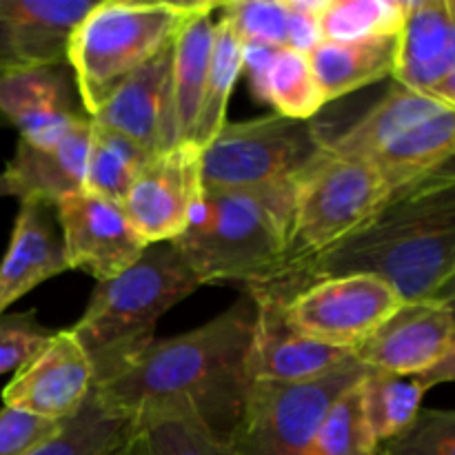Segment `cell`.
Returning a JSON list of instances; mask_svg holds the SVG:
<instances>
[{
  "instance_id": "9c48e42d",
  "label": "cell",
  "mask_w": 455,
  "mask_h": 455,
  "mask_svg": "<svg viewBox=\"0 0 455 455\" xmlns=\"http://www.w3.org/2000/svg\"><path fill=\"white\" fill-rule=\"evenodd\" d=\"M400 305L385 280L354 274L309 284L284 305V315L302 336L354 354Z\"/></svg>"
},
{
  "instance_id": "5b68a950",
  "label": "cell",
  "mask_w": 455,
  "mask_h": 455,
  "mask_svg": "<svg viewBox=\"0 0 455 455\" xmlns=\"http://www.w3.org/2000/svg\"><path fill=\"white\" fill-rule=\"evenodd\" d=\"M200 3L102 0L87 13L69 44V62L89 116L133 71L176 40Z\"/></svg>"
},
{
  "instance_id": "484cf974",
  "label": "cell",
  "mask_w": 455,
  "mask_h": 455,
  "mask_svg": "<svg viewBox=\"0 0 455 455\" xmlns=\"http://www.w3.org/2000/svg\"><path fill=\"white\" fill-rule=\"evenodd\" d=\"M440 98L431 93L413 92V89L394 87L351 127L338 133L336 138H324V149L345 158H358L371 163L403 129H407L413 120L429 114Z\"/></svg>"
},
{
  "instance_id": "30bf717a",
  "label": "cell",
  "mask_w": 455,
  "mask_h": 455,
  "mask_svg": "<svg viewBox=\"0 0 455 455\" xmlns=\"http://www.w3.org/2000/svg\"><path fill=\"white\" fill-rule=\"evenodd\" d=\"M203 191V149L178 142L147 160L120 204L147 244L172 243L189 227Z\"/></svg>"
},
{
  "instance_id": "f35d334b",
  "label": "cell",
  "mask_w": 455,
  "mask_h": 455,
  "mask_svg": "<svg viewBox=\"0 0 455 455\" xmlns=\"http://www.w3.org/2000/svg\"><path fill=\"white\" fill-rule=\"evenodd\" d=\"M434 300H440L443 305H447V309L451 311L453 323H455V271H453L451 278H449L447 283L438 289V293L434 296Z\"/></svg>"
},
{
  "instance_id": "4316f807",
  "label": "cell",
  "mask_w": 455,
  "mask_h": 455,
  "mask_svg": "<svg viewBox=\"0 0 455 455\" xmlns=\"http://www.w3.org/2000/svg\"><path fill=\"white\" fill-rule=\"evenodd\" d=\"M358 389L369 434L373 443L382 447L411 427L422 411V400L429 387L416 376H395L369 369Z\"/></svg>"
},
{
  "instance_id": "d590c367",
  "label": "cell",
  "mask_w": 455,
  "mask_h": 455,
  "mask_svg": "<svg viewBox=\"0 0 455 455\" xmlns=\"http://www.w3.org/2000/svg\"><path fill=\"white\" fill-rule=\"evenodd\" d=\"M62 422H49L18 409H0V455H25L52 438Z\"/></svg>"
},
{
  "instance_id": "d4e9b609",
  "label": "cell",
  "mask_w": 455,
  "mask_h": 455,
  "mask_svg": "<svg viewBox=\"0 0 455 455\" xmlns=\"http://www.w3.org/2000/svg\"><path fill=\"white\" fill-rule=\"evenodd\" d=\"M398 52V36L360 43H320L309 52L314 76L324 100L331 102L351 92L391 78Z\"/></svg>"
},
{
  "instance_id": "83f0119b",
  "label": "cell",
  "mask_w": 455,
  "mask_h": 455,
  "mask_svg": "<svg viewBox=\"0 0 455 455\" xmlns=\"http://www.w3.org/2000/svg\"><path fill=\"white\" fill-rule=\"evenodd\" d=\"M132 429V416L116 411L96 394L89 395L78 416L25 455H118Z\"/></svg>"
},
{
  "instance_id": "cb8c5ba5",
  "label": "cell",
  "mask_w": 455,
  "mask_h": 455,
  "mask_svg": "<svg viewBox=\"0 0 455 455\" xmlns=\"http://www.w3.org/2000/svg\"><path fill=\"white\" fill-rule=\"evenodd\" d=\"M118 455H235L227 438L213 434L180 403L151 404L132 416Z\"/></svg>"
},
{
  "instance_id": "277c9868",
  "label": "cell",
  "mask_w": 455,
  "mask_h": 455,
  "mask_svg": "<svg viewBox=\"0 0 455 455\" xmlns=\"http://www.w3.org/2000/svg\"><path fill=\"white\" fill-rule=\"evenodd\" d=\"M198 287L173 243L149 244L129 269L98 283L69 329L92 360L96 387L118 378L156 340L160 318Z\"/></svg>"
},
{
  "instance_id": "7402d4cb",
  "label": "cell",
  "mask_w": 455,
  "mask_h": 455,
  "mask_svg": "<svg viewBox=\"0 0 455 455\" xmlns=\"http://www.w3.org/2000/svg\"><path fill=\"white\" fill-rule=\"evenodd\" d=\"M455 160V107L440 100L413 120L376 158L373 167L391 191L431 176Z\"/></svg>"
},
{
  "instance_id": "52a82bcc",
  "label": "cell",
  "mask_w": 455,
  "mask_h": 455,
  "mask_svg": "<svg viewBox=\"0 0 455 455\" xmlns=\"http://www.w3.org/2000/svg\"><path fill=\"white\" fill-rule=\"evenodd\" d=\"M389 194L391 189L371 163L324 149L296 182L289 251L280 274L354 234Z\"/></svg>"
},
{
  "instance_id": "836d02e7",
  "label": "cell",
  "mask_w": 455,
  "mask_h": 455,
  "mask_svg": "<svg viewBox=\"0 0 455 455\" xmlns=\"http://www.w3.org/2000/svg\"><path fill=\"white\" fill-rule=\"evenodd\" d=\"M378 455H455V409H422Z\"/></svg>"
},
{
  "instance_id": "d6a6232c",
  "label": "cell",
  "mask_w": 455,
  "mask_h": 455,
  "mask_svg": "<svg viewBox=\"0 0 455 455\" xmlns=\"http://www.w3.org/2000/svg\"><path fill=\"white\" fill-rule=\"evenodd\" d=\"M218 12L235 27L244 44L289 47L293 31L291 0H238L220 3Z\"/></svg>"
},
{
  "instance_id": "1f68e13d",
  "label": "cell",
  "mask_w": 455,
  "mask_h": 455,
  "mask_svg": "<svg viewBox=\"0 0 455 455\" xmlns=\"http://www.w3.org/2000/svg\"><path fill=\"white\" fill-rule=\"evenodd\" d=\"M360 385V382H358ZM358 385L347 389L329 407L311 440L307 455H378L380 447L373 443L363 416Z\"/></svg>"
},
{
  "instance_id": "2e32d148",
  "label": "cell",
  "mask_w": 455,
  "mask_h": 455,
  "mask_svg": "<svg viewBox=\"0 0 455 455\" xmlns=\"http://www.w3.org/2000/svg\"><path fill=\"white\" fill-rule=\"evenodd\" d=\"M172 60L173 43L120 83L92 116L93 123L129 138L149 154L178 145Z\"/></svg>"
},
{
  "instance_id": "7c38bea8",
  "label": "cell",
  "mask_w": 455,
  "mask_h": 455,
  "mask_svg": "<svg viewBox=\"0 0 455 455\" xmlns=\"http://www.w3.org/2000/svg\"><path fill=\"white\" fill-rule=\"evenodd\" d=\"M96 389L92 360L69 329L52 340L13 373L3 391V404L49 422H67L78 416Z\"/></svg>"
},
{
  "instance_id": "e0dca14e",
  "label": "cell",
  "mask_w": 455,
  "mask_h": 455,
  "mask_svg": "<svg viewBox=\"0 0 455 455\" xmlns=\"http://www.w3.org/2000/svg\"><path fill=\"white\" fill-rule=\"evenodd\" d=\"M98 0H0L7 71L69 65V44ZM4 71V74H7Z\"/></svg>"
},
{
  "instance_id": "9a60e30c",
  "label": "cell",
  "mask_w": 455,
  "mask_h": 455,
  "mask_svg": "<svg viewBox=\"0 0 455 455\" xmlns=\"http://www.w3.org/2000/svg\"><path fill=\"white\" fill-rule=\"evenodd\" d=\"M455 338L451 311L440 300L403 302L358 349L354 358L371 371L425 376L449 351Z\"/></svg>"
},
{
  "instance_id": "8992f818",
  "label": "cell",
  "mask_w": 455,
  "mask_h": 455,
  "mask_svg": "<svg viewBox=\"0 0 455 455\" xmlns=\"http://www.w3.org/2000/svg\"><path fill=\"white\" fill-rule=\"evenodd\" d=\"M324 151L311 120L262 116L227 123L203 147V187L216 191H296V182Z\"/></svg>"
},
{
  "instance_id": "5bb4252c",
  "label": "cell",
  "mask_w": 455,
  "mask_h": 455,
  "mask_svg": "<svg viewBox=\"0 0 455 455\" xmlns=\"http://www.w3.org/2000/svg\"><path fill=\"white\" fill-rule=\"evenodd\" d=\"M87 118L69 65L0 74V120L16 127L27 145H53Z\"/></svg>"
},
{
  "instance_id": "74e56055",
  "label": "cell",
  "mask_w": 455,
  "mask_h": 455,
  "mask_svg": "<svg viewBox=\"0 0 455 455\" xmlns=\"http://www.w3.org/2000/svg\"><path fill=\"white\" fill-rule=\"evenodd\" d=\"M431 96L440 98L443 102H447V105L455 107V67L451 71H449L447 76H444L443 80H440L438 84H435L434 89H431Z\"/></svg>"
},
{
  "instance_id": "f546056e",
  "label": "cell",
  "mask_w": 455,
  "mask_h": 455,
  "mask_svg": "<svg viewBox=\"0 0 455 455\" xmlns=\"http://www.w3.org/2000/svg\"><path fill=\"white\" fill-rule=\"evenodd\" d=\"M154 154L145 151L129 138L100 127L92 120V147H89L87 173L83 191L100 198L123 203L129 187Z\"/></svg>"
},
{
  "instance_id": "ac0fdd59",
  "label": "cell",
  "mask_w": 455,
  "mask_h": 455,
  "mask_svg": "<svg viewBox=\"0 0 455 455\" xmlns=\"http://www.w3.org/2000/svg\"><path fill=\"white\" fill-rule=\"evenodd\" d=\"M67 271L56 207L20 200L9 247L0 260V318L38 284Z\"/></svg>"
},
{
  "instance_id": "8fae6325",
  "label": "cell",
  "mask_w": 455,
  "mask_h": 455,
  "mask_svg": "<svg viewBox=\"0 0 455 455\" xmlns=\"http://www.w3.org/2000/svg\"><path fill=\"white\" fill-rule=\"evenodd\" d=\"M56 218L67 269L84 271L98 283L123 274L149 247L123 204L89 191L58 200Z\"/></svg>"
},
{
  "instance_id": "603a6c76",
  "label": "cell",
  "mask_w": 455,
  "mask_h": 455,
  "mask_svg": "<svg viewBox=\"0 0 455 455\" xmlns=\"http://www.w3.org/2000/svg\"><path fill=\"white\" fill-rule=\"evenodd\" d=\"M218 4L200 3L173 40L172 98L178 142L194 140L216 40Z\"/></svg>"
},
{
  "instance_id": "d6986e66",
  "label": "cell",
  "mask_w": 455,
  "mask_h": 455,
  "mask_svg": "<svg viewBox=\"0 0 455 455\" xmlns=\"http://www.w3.org/2000/svg\"><path fill=\"white\" fill-rule=\"evenodd\" d=\"M455 67V0H409L398 34L394 78L429 93Z\"/></svg>"
},
{
  "instance_id": "7a4b0ae2",
  "label": "cell",
  "mask_w": 455,
  "mask_h": 455,
  "mask_svg": "<svg viewBox=\"0 0 455 455\" xmlns=\"http://www.w3.org/2000/svg\"><path fill=\"white\" fill-rule=\"evenodd\" d=\"M253 323L256 305L249 296L240 298L225 314L191 331L154 340L93 394L127 416L151 404L180 403L213 434L229 440L251 385L247 360Z\"/></svg>"
},
{
  "instance_id": "f1b7e54d",
  "label": "cell",
  "mask_w": 455,
  "mask_h": 455,
  "mask_svg": "<svg viewBox=\"0 0 455 455\" xmlns=\"http://www.w3.org/2000/svg\"><path fill=\"white\" fill-rule=\"evenodd\" d=\"M220 7V4H218ZM244 62V43L238 36L235 27L222 16L216 13V40H213L212 62H209L207 84H204L203 105H200L198 124H196L194 145L200 149L207 147L213 138L220 133L227 124V107L234 93L235 80L243 74Z\"/></svg>"
},
{
  "instance_id": "44dd1931",
  "label": "cell",
  "mask_w": 455,
  "mask_h": 455,
  "mask_svg": "<svg viewBox=\"0 0 455 455\" xmlns=\"http://www.w3.org/2000/svg\"><path fill=\"white\" fill-rule=\"evenodd\" d=\"M243 71L253 93L284 118L311 120L327 105L309 53L289 47L244 44Z\"/></svg>"
},
{
  "instance_id": "ab89813d",
  "label": "cell",
  "mask_w": 455,
  "mask_h": 455,
  "mask_svg": "<svg viewBox=\"0 0 455 455\" xmlns=\"http://www.w3.org/2000/svg\"><path fill=\"white\" fill-rule=\"evenodd\" d=\"M7 196H12V187H9L4 173H0V198H7Z\"/></svg>"
},
{
  "instance_id": "4dcf8cb0",
  "label": "cell",
  "mask_w": 455,
  "mask_h": 455,
  "mask_svg": "<svg viewBox=\"0 0 455 455\" xmlns=\"http://www.w3.org/2000/svg\"><path fill=\"white\" fill-rule=\"evenodd\" d=\"M409 0H324L320 9V36L324 43L398 36Z\"/></svg>"
},
{
  "instance_id": "8d00e7d4",
  "label": "cell",
  "mask_w": 455,
  "mask_h": 455,
  "mask_svg": "<svg viewBox=\"0 0 455 455\" xmlns=\"http://www.w3.org/2000/svg\"><path fill=\"white\" fill-rule=\"evenodd\" d=\"M420 380L425 382L429 389H434V387L438 385H444V382H455V338L451 347H449V351L444 354V358L440 360L431 371H427L425 376H420Z\"/></svg>"
},
{
  "instance_id": "ba28073f",
  "label": "cell",
  "mask_w": 455,
  "mask_h": 455,
  "mask_svg": "<svg viewBox=\"0 0 455 455\" xmlns=\"http://www.w3.org/2000/svg\"><path fill=\"white\" fill-rule=\"evenodd\" d=\"M367 371L355 364L311 382H251L229 435L235 455H307L329 407Z\"/></svg>"
},
{
  "instance_id": "6da1fadb",
  "label": "cell",
  "mask_w": 455,
  "mask_h": 455,
  "mask_svg": "<svg viewBox=\"0 0 455 455\" xmlns=\"http://www.w3.org/2000/svg\"><path fill=\"white\" fill-rule=\"evenodd\" d=\"M455 271V160L391 191L363 227L320 256L247 289L287 305L298 291L338 275H376L403 302L429 300Z\"/></svg>"
},
{
  "instance_id": "4fadbf2b",
  "label": "cell",
  "mask_w": 455,
  "mask_h": 455,
  "mask_svg": "<svg viewBox=\"0 0 455 455\" xmlns=\"http://www.w3.org/2000/svg\"><path fill=\"white\" fill-rule=\"evenodd\" d=\"M256 305L247 373L251 382H311L360 364L351 351L315 342L289 324L275 298L247 293Z\"/></svg>"
},
{
  "instance_id": "ffe728a7",
  "label": "cell",
  "mask_w": 455,
  "mask_h": 455,
  "mask_svg": "<svg viewBox=\"0 0 455 455\" xmlns=\"http://www.w3.org/2000/svg\"><path fill=\"white\" fill-rule=\"evenodd\" d=\"M92 147V116L47 147L18 140L4 178L18 200H40L56 207L65 196L83 191Z\"/></svg>"
},
{
  "instance_id": "3957f363",
  "label": "cell",
  "mask_w": 455,
  "mask_h": 455,
  "mask_svg": "<svg viewBox=\"0 0 455 455\" xmlns=\"http://www.w3.org/2000/svg\"><path fill=\"white\" fill-rule=\"evenodd\" d=\"M296 191L204 189L189 227L172 240L196 280L244 291L280 274L289 251Z\"/></svg>"
},
{
  "instance_id": "e575fe53",
  "label": "cell",
  "mask_w": 455,
  "mask_h": 455,
  "mask_svg": "<svg viewBox=\"0 0 455 455\" xmlns=\"http://www.w3.org/2000/svg\"><path fill=\"white\" fill-rule=\"evenodd\" d=\"M53 329L43 327L36 311L7 314L0 318V376L16 373L25 367L53 336Z\"/></svg>"
}]
</instances>
